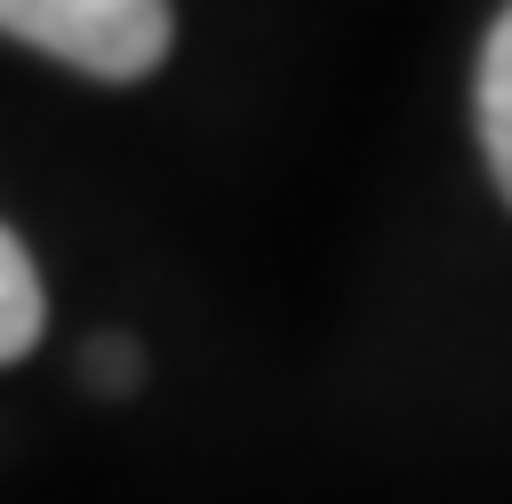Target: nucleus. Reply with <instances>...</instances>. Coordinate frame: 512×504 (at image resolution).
<instances>
[{
	"mask_svg": "<svg viewBox=\"0 0 512 504\" xmlns=\"http://www.w3.org/2000/svg\"><path fill=\"white\" fill-rule=\"evenodd\" d=\"M472 112H480V152H488V176L512 208V0L504 16L488 24V48H480V80H472Z\"/></svg>",
	"mask_w": 512,
	"mask_h": 504,
	"instance_id": "obj_2",
	"label": "nucleus"
},
{
	"mask_svg": "<svg viewBox=\"0 0 512 504\" xmlns=\"http://www.w3.org/2000/svg\"><path fill=\"white\" fill-rule=\"evenodd\" d=\"M40 320H48V296H40V272L24 256V240L0 224V360H24L40 344Z\"/></svg>",
	"mask_w": 512,
	"mask_h": 504,
	"instance_id": "obj_3",
	"label": "nucleus"
},
{
	"mask_svg": "<svg viewBox=\"0 0 512 504\" xmlns=\"http://www.w3.org/2000/svg\"><path fill=\"white\" fill-rule=\"evenodd\" d=\"M136 368H144V360H136L128 336H96V344H88V384H96V392H128Z\"/></svg>",
	"mask_w": 512,
	"mask_h": 504,
	"instance_id": "obj_4",
	"label": "nucleus"
},
{
	"mask_svg": "<svg viewBox=\"0 0 512 504\" xmlns=\"http://www.w3.org/2000/svg\"><path fill=\"white\" fill-rule=\"evenodd\" d=\"M0 32L88 80H144L168 64L176 16L168 0H0Z\"/></svg>",
	"mask_w": 512,
	"mask_h": 504,
	"instance_id": "obj_1",
	"label": "nucleus"
}]
</instances>
